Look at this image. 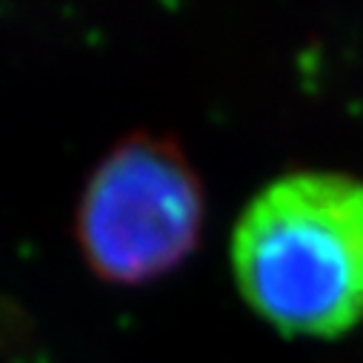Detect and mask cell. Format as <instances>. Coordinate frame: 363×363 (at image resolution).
Here are the masks:
<instances>
[{"label":"cell","instance_id":"7a4b0ae2","mask_svg":"<svg viewBox=\"0 0 363 363\" xmlns=\"http://www.w3.org/2000/svg\"><path fill=\"white\" fill-rule=\"evenodd\" d=\"M201 177L174 138L132 132L89 172L74 235L95 275L143 284L184 260L201 235Z\"/></svg>","mask_w":363,"mask_h":363},{"label":"cell","instance_id":"6da1fadb","mask_svg":"<svg viewBox=\"0 0 363 363\" xmlns=\"http://www.w3.org/2000/svg\"><path fill=\"white\" fill-rule=\"evenodd\" d=\"M243 301L286 335L335 337L363 320V180L289 172L266 184L232 235Z\"/></svg>","mask_w":363,"mask_h":363}]
</instances>
